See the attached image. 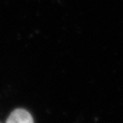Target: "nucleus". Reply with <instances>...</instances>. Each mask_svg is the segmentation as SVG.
I'll return each mask as SVG.
<instances>
[{
	"label": "nucleus",
	"instance_id": "nucleus-1",
	"mask_svg": "<svg viewBox=\"0 0 123 123\" xmlns=\"http://www.w3.org/2000/svg\"><path fill=\"white\" fill-rule=\"evenodd\" d=\"M7 123H32L33 119L26 110L19 108L13 111L6 120Z\"/></svg>",
	"mask_w": 123,
	"mask_h": 123
}]
</instances>
